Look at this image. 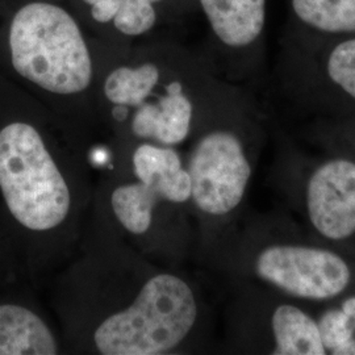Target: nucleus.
Returning a JSON list of instances; mask_svg holds the SVG:
<instances>
[{"instance_id":"nucleus-1","label":"nucleus","mask_w":355,"mask_h":355,"mask_svg":"<svg viewBox=\"0 0 355 355\" xmlns=\"http://www.w3.org/2000/svg\"><path fill=\"white\" fill-rule=\"evenodd\" d=\"M272 127L250 89L225 82L189 141L184 165L191 179L195 248L208 266L246 215L254 174Z\"/></svg>"},{"instance_id":"nucleus-2","label":"nucleus","mask_w":355,"mask_h":355,"mask_svg":"<svg viewBox=\"0 0 355 355\" xmlns=\"http://www.w3.org/2000/svg\"><path fill=\"white\" fill-rule=\"evenodd\" d=\"M225 82L207 57L179 53L166 64L114 66L102 79L101 96L120 137L178 148L202 125Z\"/></svg>"},{"instance_id":"nucleus-3","label":"nucleus","mask_w":355,"mask_h":355,"mask_svg":"<svg viewBox=\"0 0 355 355\" xmlns=\"http://www.w3.org/2000/svg\"><path fill=\"white\" fill-rule=\"evenodd\" d=\"M214 268L305 304L333 302L355 286V258L315 239L287 211L245 215Z\"/></svg>"},{"instance_id":"nucleus-4","label":"nucleus","mask_w":355,"mask_h":355,"mask_svg":"<svg viewBox=\"0 0 355 355\" xmlns=\"http://www.w3.org/2000/svg\"><path fill=\"white\" fill-rule=\"evenodd\" d=\"M209 325V309L195 280L154 268L125 304L103 312L82 338L95 354H187L205 349Z\"/></svg>"},{"instance_id":"nucleus-5","label":"nucleus","mask_w":355,"mask_h":355,"mask_svg":"<svg viewBox=\"0 0 355 355\" xmlns=\"http://www.w3.org/2000/svg\"><path fill=\"white\" fill-rule=\"evenodd\" d=\"M62 148L36 125L0 129V195L13 220L31 234L69 240L85 203L76 171Z\"/></svg>"},{"instance_id":"nucleus-6","label":"nucleus","mask_w":355,"mask_h":355,"mask_svg":"<svg viewBox=\"0 0 355 355\" xmlns=\"http://www.w3.org/2000/svg\"><path fill=\"white\" fill-rule=\"evenodd\" d=\"M268 182L303 228L355 258V161L340 153L304 149L278 125Z\"/></svg>"},{"instance_id":"nucleus-7","label":"nucleus","mask_w":355,"mask_h":355,"mask_svg":"<svg viewBox=\"0 0 355 355\" xmlns=\"http://www.w3.org/2000/svg\"><path fill=\"white\" fill-rule=\"evenodd\" d=\"M8 45L15 71L51 95L76 98L95 83V64L74 16L49 1L15 13Z\"/></svg>"},{"instance_id":"nucleus-8","label":"nucleus","mask_w":355,"mask_h":355,"mask_svg":"<svg viewBox=\"0 0 355 355\" xmlns=\"http://www.w3.org/2000/svg\"><path fill=\"white\" fill-rule=\"evenodd\" d=\"M275 89L305 121L355 114V36L322 37L283 28Z\"/></svg>"},{"instance_id":"nucleus-9","label":"nucleus","mask_w":355,"mask_h":355,"mask_svg":"<svg viewBox=\"0 0 355 355\" xmlns=\"http://www.w3.org/2000/svg\"><path fill=\"white\" fill-rule=\"evenodd\" d=\"M227 313L230 353L327 355L315 305L253 283L233 284Z\"/></svg>"},{"instance_id":"nucleus-10","label":"nucleus","mask_w":355,"mask_h":355,"mask_svg":"<svg viewBox=\"0 0 355 355\" xmlns=\"http://www.w3.org/2000/svg\"><path fill=\"white\" fill-rule=\"evenodd\" d=\"M129 166L135 179L114 184L108 195L111 216L124 233L149 236L162 205L191 214L190 174L177 148L133 144Z\"/></svg>"},{"instance_id":"nucleus-11","label":"nucleus","mask_w":355,"mask_h":355,"mask_svg":"<svg viewBox=\"0 0 355 355\" xmlns=\"http://www.w3.org/2000/svg\"><path fill=\"white\" fill-rule=\"evenodd\" d=\"M268 0H195L209 28L207 60L224 80L250 87L266 73Z\"/></svg>"},{"instance_id":"nucleus-12","label":"nucleus","mask_w":355,"mask_h":355,"mask_svg":"<svg viewBox=\"0 0 355 355\" xmlns=\"http://www.w3.org/2000/svg\"><path fill=\"white\" fill-rule=\"evenodd\" d=\"M57 334L45 318L26 305L0 304V355H55Z\"/></svg>"},{"instance_id":"nucleus-13","label":"nucleus","mask_w":355,"mask_h":355,"mask_svg":"<svg viewBox=\"0 0 355 355\" xmlns=\"http://www.w3.org/2000/svg\"><path fill=\"white\" fill-rule=\"evenodd\" d=\"M286 28L322 37L355 36V0H286Z\"/></svg>"},{"instance_id":"nucleus-14","label":"nucleus","mask_w":355,"mask_h":355,"mask_svg":"<svg viewBox=\"0 0 355 355\" xmlns=\"http://www.w3.org/2000/svg\"><path fill=\"white\" fill-rule=\"evenodd\" d=\"M315 311L325 354L355 355V286Z\"/></svg>"},{"instance_id":"nucleus-15","label":"nucleus","mask_w":355,"mask_h":355,"mask_svg":"<svg viewBox=\"0 0 355 355\" xmlns=\"http://www.w3.org/2000/svg\"><path fill=\"white\" fill-rule=\"evenodd\" d=\"M297 137L313 149L340 153L355 161V114L306 120Z\"/></svg>"},{"instance_id":"nucleus-16","label":"nucleus","mask_w":355,"mask_h":355,"mask_svg":"<svg viewBox=\"0 0 355 355\" xmlns=\"http://www.w3.org/2000/svg\"><path fill=\"white\" fill-rule=\"evenodd\" d=\"M162 0H121L114 26L121 35L139 37L153 29L157 21L155 4Z\"/></svg>"},{"instance_id":"nucleus-17","label":"nucleus","mask_w":355,"mask_h":355,"mask_svg":"<svg viewBox=\"0 0 355 355\" xmlns=\"http://www.w3.org/2000/svg\"><path fill=\"white\" fill-rule=\"evenodd\" d=\"M89 7L91 17L99 24L114 21V16L121 6V0H82Z\"/></svg>"}]
</instances>
